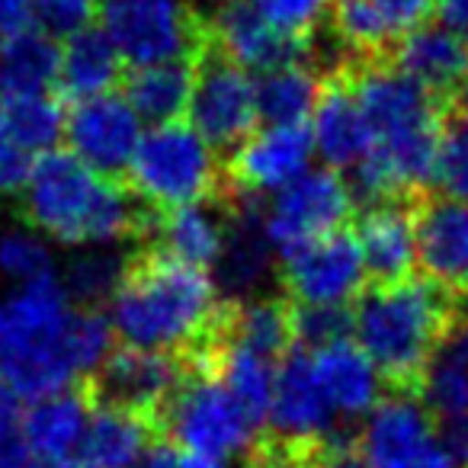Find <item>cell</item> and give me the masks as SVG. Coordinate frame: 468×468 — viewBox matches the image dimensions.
Segmentation results:
<instances>
[{"label":"cell","mask_w":468,"mask_h":468,"mask_svg":"<svg viewBox=\"0 0 468 468\" xmlns=\"http://www.w3.org/2000/svg\"><path fill=\"white\" fill-rule=\"evenodd\" d=\"M0 314V372L27 401L97 376L116 350L110 318L78 305L58 280L20 286Z\"/></svg>","instance_id":"obj_1"},{"label":"cell","mask_w":468,"mask_h":468,"mask_svg":"<svg viewBox=\"0 0 468 468\" xmlns=\"http://www.w3.org/2000/svg\"><path fill=\"white\" fill-rule=\"evenodd\" d=\"M350 90L369 125V154L353 170L359 193L385 202L433 183L446 135L433 93L395 65H366Z\"/></svg>","instance_id":"obj_2"},{"label":"cell","mask_w":468,"mask_h":468,"mask_svg":"<svg viewBox=\"0 0 468 468\" xmlns=\"http://www.w3.org/2000/svg\"><path fill=\"white\" fill-rule=\"evenodd\" d=\"M23 208L29 228L71 250L116 248L138 225L135 196L71 151H48L36 161Z\"/></svg>","instance_id":"obj_3"},{"label":"cell","mask_w":468,"mask_h":468,"mask_svg":"<svg viewBox=\"0 0 468 468\" xmlns=\"http://www.w3.org/2000/svg\"><path fill=\"white\" fill-rule=\"evenodd\" d=\"M218 286L208 270L157 257L129 270L110 299V327L122 346L180 353L218 321Z\"/></svg>","instance_id":"obj_4"},{"label":"cell","mask_w":468,"mask_h":468,"mask_svg":"<svg viewBox=\"0 0 468 468\" xmlns=\"http://www.w3.org/2000/svg\"><path fill=\"white\" fill-rule=\"evenodd\" d=\"M449 327L446 295L427 280L382 282L356 299L350 334L366 356L391 382H408L423 372Z\"/></svg>","instance_id":"obj_5"},{"label":"cell","mask_w":468,"mask_h":468,"mask_svg":"<svg viewBox=\"0 0 468 468\" xmlns=\"http://www.w3.org/2000/svg\"><path fill=\"white\" fill-rule=\"evenodd\" d=\"M132 196L151 208H183L206 202L221 176L218 148L189 122L148 125L129 164Z\"/></svg>","instance_id":"obj_6"},{"label":"cell","mask_w":468,"mask_h":468,"mask_svg":"<svg viewBox=\"0 0 468 468\" xmlns=\"http://www.w3.org/2000/svg\"><path fill=\"white\" fill-rule=\"evenodd\" d=\"M164 423L180 452L238 462L254 449L261 417L228 391L218 376H193L180 382L167 404Z\"/></svg>","instance_id":"obj_7"},{"label":"cell","mask_w":468,"mask_h":468,"mask_svg":"<svg viewBox=\"0 0 468 468\" xmlns=\"http://www.w3.org/2000/svg\"><path fill=\"white\" fill-rule=\"evenodd\" d=\"M353 186L327 167H312L286 189L273 193L257 221L276 254H292L302 244L340 231L353 215Z\"/></svg>","instance_id":"obj_8"},{"label":"cell","mask_w":468,"mask_h":468,"mask_svg":"<svg viewBox=\"0 0 468 468\" xmlns=\"http://www.w3.org/2000/svg\"><path fill=\"white\" fill-rule=\"evenodd\" d=\"M100 29L132 68L186 61L199 42V23L186 0H103Z\"/></svg>","instance_id":"obj_9"},{"label":"cell","mask_w":468,"mask_h":468,"mask_svg":"<svg viewBox=\"0 0 468 468\" xmlns=\"http://www.w3.org/2000/svg\"><path fill=\"white\" fill-rule=\"evenodd\" d=\"M369 468H459L442 427L420 398L391 395L382 398L363 417L359 433Z\"/></svg>","instance_id":"obj_10"},{"label":"cell","mask_w":468,"mask_h":468,"mask_svg":"<svg viewBox=\"0 0 468 468\" xmlns=\"http://www.w3.org/2000/svg\"><path fill=\"white\" fill-rule=\"evenodd\" d=\"M186 122L215 148H238L261 122L257 78L228 58H208L196 71Z\"/></svg>","instance_id":"obj_11"},{"label":"cell","mask_w":468,"mask_h":468,"mask_svg":"<svg viewBox=\"0 0 468 468\" xmlns=\"http://www.w3.org/2000/svg\"><path fill=\"white\" fill-rule=\"evenodd\" d=\"M282 282L299 305L346 308L369 280L353 234L334 231L282 257Z\"/></svg>","instance_id":"obj_12"},{"label":"cell","mask_w":468,"mask_h":468,"mask_svg":"<svg viewBox=\"0 0 468 468\" xmlns=\"http://www.w3.org/2000/svg\"><path fill=\"white\" fill-rule=\"evenodd\" d=\"M144 135V122L122 93H100L78 100L65 112V144L78 161L100 174L116 176L129 170L132 154Z\"/></svg>","instance_id":"obj_13"},{"label":"cell","mask_w":468,"mask_h":468,"mask_svg":"<svg viewBox=\"0 0 468 468\" xmlns=\"http://www.w3.org/2000/svg\"><path fill=\"white\" fill-rule=\"evenodd\" d=\"M263 420L289 446H312L334 436L340 417L334 414L308 353H292L276 366L273 395Z\"/></svg>","instance_id":"obj_14"},{"label":"cell","mask_w":468,"mask_h":468,"mask_svg":"<svg viewBox=\"0 0 468 468\" xmlns=\"http://www.w3.org/2000/svg\"><path fill=\"white\" fill-rule=\"evenodd\" d=\"M314 164V144L308 125L263 122L234 148L231 174L248 196H273L308 174Z\"/></svg>","instance_id":"obj_15"},{"label":"cell","mask_w":468,"mask_h":468,"mask_svg":"<svg viewBox=\"0 0 468 468\" xmlns=\"http://www.w3.org/2000/svg\"><path fill=\"white\" fill-rule=\"evenodd\" d=\"M417 218V267L440 292L468 295V202L430 199Z\"/></svg>","instance_id":"obj_16"},{"label":"cell","mask_w":468,"mask_h":468,"mask_svg":"<svg viewBox=\"0 0 468 468\" xmlns=\"http://www.w3.org/2000/svg\"><path fill=\"white\" fill-rule=\"evenodd\" d=\"M97 376L106 401L135 410V414L164 408L183 382L180 366L170 353L142 350V346L112 350Z\"/></svg>","instance_id":"obj_17"},{"label":"cell","mask_w":468,"mask_h":468,"mask_svg":"<svg viewBox=\"0 0 468 468\" xmlns=\"http://www.w3.org/2000/svg\"><path fill=\"white\" fill-rule=\"evenodd\" d=\"M308 356H312V369L337 417L363 420L382 401L385 376L353 337H340L327 346L308 350Z\"/></svg>","instance_id":"obj_18"},{"label":"cell","mask_w":468,"mask_h":468,"mask_svg":"<svg viewBox=\"0 0 468 468\" xmlns=\"http://www.w3.org/2000/svg\"><path fill=\"white\" fill-rule=\"evenodd\" d=\"M353 241L366 263V273L378 282L408 280L417 267V218L391 199L366 208Z\"/></svg>","instance_id":"obj_19"},{"label":"cell","mask_w":468,"mask_h":468,"mask_svg":"<svg viewBox=\"0 0 468 468\" xmlns=\"http://www.w3.org/2000/svg\"><path fill=\"white\" fill-rule=\"evenodd\" d=\"M90 410V404L71 388L29 401V408L20 414V436L29 455L55 465H71L84 442Z\"/></svg>","instance_id":"obj_20"},{"label":"cell","mask_w":468,"mask_h":468,"mask_svg":"<svg viewBox=\"0 0 468 468\" xmlns=\"http://www.w3.org/2000/svg\"><path fill=\"white\" fill-rule=\"evenodd\" d=\"M212 36L221 58L234 61V65L250 74H263L270 68L295 61L302 46L299 39H289L280 29L270 27L244 0H234V4L221 7V14L215 16Z\"/></svg>","instance_id":"obj_21"},{"label":"cell","mask_w":468,"mask_h":468,"mask_svg":"<svg viewBox=\"0 0 468 468\" xmlns=\"http://www.w3.org/2000/svg\"><path fill=\"white\" fill-rule=\"evenodd\" d=\"M395 68L433 97L459 90L468 78V36L449 29L446 23H423L398 42Z\"/></svg>","instance_id":"obj_22"},{"label":"cell","mask_w":468,"mask_h":468,"mask_svg":"<svg viewBox=\"0 0 468 468\" xmlns=\"http://www.w3.org/2000/svg\"><path fill=\"white\" fill-rule=\"evenodd\" d=\"M308 135L314 144V157L327 170H356V164L369 154V125L359 110L350 87H331L321 93L312 119H308Z\"/></svg>","instance_id":"obj_23"},{"label":"cell","mask_w":468,"mask_h":468,"mask_svg":"<svg viewBox=\"0 0 468 468\" xmlns=\"http://www.w3.org/2000/svg\"><path fill=\"white\" fill-rule=\"evenodd\" d=\"M420 401L440 423L468 420V318L452 321L420 372Z\"/></svg>","instance_id":"obj_24"},{"label":"cell","mask_w":468,"mask_h":468,"mask_svg":"<svg viewBox=\"0 0 468 468\" xmlns=\"http://www.w3.org/2000/svg\"><path fill=\"white\" fill-rule=\"evenodd\" d=\"M276 250L267 241V234L261 231L257 218H241L228 225L225 248H221L218 261H215V286L221 295L231 299H257L267 280L273 276Z\"/></svg>","instance_id":"obj_25"},{"label":"cell","mask_w":468,"mask_h":468,"mask_svg":"<svg viewBox=\"0 0 468 468\" xmlns=\"http://www.w3.org/2000/svg\"><path fill=\"white\" fill-rule=\"evenodd\" d=\"M122 55L106 39L103 29L90 27L84 33L65 39L55 87H61V93L71 97L74 103L100 97V93H112L119 78H122Z\"/></svg>","instance_id":"obj_26"},{"label":"cell","mask_w":468,"mask_h":468,"mask_svg":"<svg viewBox=\"0 0 468 468\" xmlns=\"http://www.w3.org/2000/svg\"><path fill=\"white\" fill-rule=\"evenodd\" d=\"M225 238H228V221L208 202L170 208V212H164L161 225H157L161 257L186 263V267L196 270L215 267L221 248H225Z\"/></svg>","instance_id":"obj_27"},{"label":"cell","mask_w":468,"mask_h":468,"mask_svg":"<svg viewBox=\"0 0 468 468\" xmlns=\"http://www.w3.org/2000/svg\"><path fill=\"white\" fill-rule=\"evenodd\" d=\"M148 449V423L119 404L90 410L84 442L74 459L78 468H129Z\"/></svg>","instance_id":"obj_28"},{"label":"cell","mask_w":468,"mask_h":468,"mask_svg":"<svg viewBox=\"0 0 468 468\" xmlns=\"http://www.w3.org/2000/svg\"><path fill=\"white\" fill-rule=\"evenodd\" d=\"M61 46L36 23L0 39V93H46L58 80Z\"/></svg>","instance_id":"obj_29"},{"label":"cell","mask_w":468,"mask_h":468,"mask_svg":"<svg viewBox=\"0 0 468 468\" xmlns=\"http://www.w3.org/2000/svg\"><path fill=\"white\" fill-rule=\"evenodd\" d=\"M196 71L189 61H157V65H138L125 80L122 97L132 110L142 116V122L161 125L176 122L186 116L189 97H193Z\"/></svg>","instance_id":"obj_30"},{"label":"cell","mask_w":468,"mask_h":468,"mask_svg":"<svg viewBox=\"0 0 468 468\" xmlns=\"http://www.w3.org/2000/svg\"><path fill=\"white\" fill-rule=\"evenodd\" d=\"M321 80L302 58L257 74V110L261 122L273 125H308L321 100Z\"/></svg>","instance_id":"obj_31"},{"label":"cell","mask_w":468,"mask_h":468,"mask_svg":"<svg viewBox=\"0 0 468 468\" xmlns=\"http://www.w3.org/2000/svg\"><path fill=\"white\" fill-rule=\"evenodd\" d=\"M0 132L33 154H48L65 138V110L46 93H0Z\"/></svg>","instance_id":"obj_32"},{"label":"cell","mask_w":468,"mask_h":468,"mask_svg":"<svg viewBox=\"0 0 468 468\" xmlns=\"http://www.w3.org/2000/svg\"><path fill=\"white\" fill-rule=\"evenodd\" d=\"M276 366H280V359L263 356V353H254V350H248V346L228 340L218 356V378L228 385V391H231L238 401L248 404L263 420L270 395H273Z\"/></svg>","instance_id":"obj_33"},{"label":"cell","mask_w":468,"mask_h":468,"mask_svg":"<svg viewBox=\"0 0 468 468\" xmlns=\"http://www.w3.org/2000/svg\"><path fill=\"white\" fill-rule=\"evenodd\" d=\"M125 273L129 270H125V261L116 248H84L65 267L61 286L78 305L90 308L97 302H110L112 292L122 286Z\"/></svg>","instance_id":"obj_34"},{"label":"cell","mask_w":468,"mask_h":468,"mask_svg":"<svg viewBox=\"0 0 468 468\" xmlns=\"http://www.w3.org/2000/svg\"><path fill=\"white\" fill-rule=\"evenodd\" d=\"M234 344L248 346L263 356L280 359L286 353L289 340H292V314L273 299H248L231 321V337Z\"/></svg>","instance_id":"obj_35"},{"label":"cell","mask_w":468,"mask_h":468,"mask_svg":"<svg viewBox=\"0 0 468 468\" xmlns=\"http://www.w3.org/2000/svg\"><path fill=\"white\" fill-rule=\"evenodd\" d=\"M0 276L7 282L33 286V282L55 280L52 241L36 228H10L0 231Z\"/></svg>","instance_id":"obj_36"},{"label":"cell","mask_w":468,"mask_h":468,"mask_svg":"<svg viewBox=\"0 0 468 468\" xmlns=\"http://www.w3.org/2000/svg\"><path fill=\"white\" fill-rule=\"evenodd\" d=\"M273 29L289 39H305L324 20H331L334 0H248Z\"/></svg>","instance_id":"obj_37"},{"label":"cell","mask_w":468,"mask_h":468,"mask_svg":"<svg viewBox=\"0 0 468 468\" xmlns=\"http://www.w3.org/2000/svg\"><path fill=\"white\" fill-rule=\"evenodd\" d=\"M100 4L103 0H33V23L55 39H71L100 20Z\"/></svg>","instance_id":"obj_38"},{"label":"cell","mask_w":468,"mask_h":468,"mask_svg":"<svg viewBox=\"0 0 468 468\" xmlns=\"http://www.w3.org/2000/svg\"><path fill=\"white\" fill-rule=\"evenodd\" d=\"M292 337L308 350H318L340 337H350V314L346 308L299 305V312L292 314Z\"/></svg>","instance_id":"obj_39"},{"label":"cell","mask_w":468,"mask_h":468,"mask_svg":"<svg viewBox=\"0 0 468 468\" xmlns=\"http://www.w3.org/2000/svg\"><path fill=\"white\" fill-rule=\"evenodd\" d=\"M369 10L382 29L385 42H401L417 27L430 23L436 14V0H369Z\"/></svg>","instance_id":"obj_40"},{"label":"cell","mask_w":468,"mask_h":468,"mask_svg":"<svg viewBox=\"0 0 468 468\" xmlns=\"http://www.w3.org/2000/svg\"><path fill=\"white\" fill-rule=\"evenodd\" d=\"M433 183L442 189V196L468 202V125L442 135Z\"/></svg>","instance_id":"obj_41"},{"label":"cell","mask_w":468,"mask_h":468,"mask_svg":"<svg viewBox=\"0 0 468 468\" xmlns=\"http://www.w3.org/2000/svg\"><path fill=\"white\" fill-rule=\"evenodd\" d=\"M36 161H39V154H33L29 148H23V144H16L14 138L0 132V199L23 196Z\"/></svg>","instance_id":"obj_42"},{"label":"cell","mask_w":468,"mask_h":468,"mask_svg":"<svg viewBox=\"0 0 468 468\" xmlns=\"http://www.w3.org/2000/svg\"><path fill=\"white\" fill-rule=\"evenodd\" d=\"M318 468H369L359 440H324L321 442Z\"/></svg>","instance_id":"obj_43"},{"label":"cell","mask_w":468,"mask_h":468,"mask_svg":"<svg viewBox=\"0 0 468 468\" xmlns=\"http://www.w3.org/2000/svg\"><path fill=\"white\" fill-rule=\"evenodd\" d=\"M29 23H33V0H0V33H16Z\"/></svg>","instance_id":"obj_44"},{"label":"cell","mask_w":468,"mask_h":468,"mask_svg":"<svg viewBox=\"0 0 468 468\" xmlns=\"http://www.w3.org/2000/svg\"><path fill=\"white\" fill-rule=\"evenodd\" d=\"M33 459L20 436V427L0 433V468H27V462Z\"/></svg>","instance_id":"obj_45"},{"label":"cell","mask_w":468,"mask_h":468,"mask_svg":"<svg viewBox=\"0 0 468 468\" xmlns=\"http://www.w3.org/2000/svg\"><path fill=\"white\" fill-rule=\"evenodd\" d=\"M20 401L23 398L14 391V385L4 378L0 372V433H7V430L20 427Z\"/></svg>","instance_id":"obj_46"},{"label":"cell","mask_w":468,"mask_h":468,"mask_svg":"<svg viewBox=\"0 0 468 468\" xmlns=\"http://www.w3.org/2000/svg\"><path fill=\"white\" fill-rule=\"evenodd\" d=\"M254 468H318V462L308 459L299 449H273V452L263 455Z\"/></svg>","instance_id":"obj_47"},{"label":"cell","mask_w":468,"mask_h":468,"mask_svg":"<svg viewBox=\"0 0 468 468\" xmlns=\"http://www.w3.org/2000/svg\"><path fill=\"white\" fill-rule=\"evenodd\" d=\"M436 14L449 29L468 36V0H436Z\"/></svg>","instance_id":"obj_48"},{"label":"cell","mask_w":468,"mask_h":468,"mask_svg":"<svg viewBox=\"0 0 468 468\" xmlns=\"http://www.w3.org/2000/svg\"><path fill=\"white\" fill-rule=\"evenodd\" d=\"M129 468H180V455L167 446H148Z\"/></svg>","instance_id":"obj_49"},{"label":"cell","mask_w":468,"mask_h":468,"mask_svg":"<svg viewBox=\"0 0 468 468\" xmlns=\"http://www.w3.org/2000/svg\"><path fill=\"white\" fill-rule=\"evenodd\" d=\"M180 468H234L231 462L215 459V455H196V452H180Z\"/></svg>","instance_id":"obj_50"},{"label":"cell","mask_w":468,"mask_h":468,"mask_svg":"<svg viewBox=\"0 0 468 468\" xmlns=\"http://www.w3.org/2000/svg\"><path fill=\"white\" fill-rule=\"evenodd\" d=\"M459 110H462V116H465V125H468V78H465V84L459 87Z\"/></svg>","instance_id":"obj_51"},{"label":"cell","mask_w":468,"mask_h":468,"mask_svg":"<svg viewBox=\"0 0 468 468\" xmlns=\"http://www.w3.org/2000/svg\"><path fill=\"white\" fill-rule=\"evenodd\" d=\"M27 468H68V465H55V462H42V459H29Z\"/></svg>","instance_id":"obj_52"},{"label":"cell","mask_w":468,"mask_h":468,"mask_svg":"<svg viewBox=\"0 0 468 468\" xmlns=\"http://www.w3.org/2000/svg\"><path fill=\"white\" fill-rule=\"evenodd\" d=\"M202 4H212V7H228V4H234V0H202Z\"/></svg>","instance_id":"obj_53"},{"label":"cell","mask_w":468,"mask_h":468,"mask_svg":"<svg viewBox=\"0 0 468 468\" xmlns=\"http://www.w3.org/2000/svg\"><path fill=\"white\" fill-rule=\"evenodd\" d=\"M0 318H4V314H0Z\"/></svg>","instance_id":"obj_54"}]
</instances>
